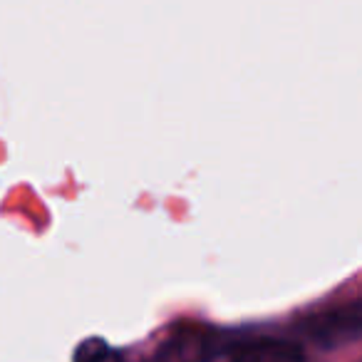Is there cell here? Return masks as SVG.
Masks as SVG:
<instances>
[{
    "label": "cell",
    "instance_id": "cell-1",
    "mask_svg": "<svg viewBox=\"0 0 362 362\" xmlns=\"http://www.w3.org/2000/svg\"><path fill=\"white\" fill-rule=\"evenodd\" d=\"M218 350V337L211 330L187 327L161 347V362H206Z\"/></svg>",
    "mask_w": 362,
    "mask_h": 362
},
{
    "label": "cell",
    "instance_id": "cell-2",
    "mask_svg": "<svg viewBox=\"0 0 362 362\" xmlns=\"http://www.w3.org/2000/svg\"><path fill=\"white\" fill-rule=\"evenodd\" d=\"M231 362H305L303 352L296 345L273 337L241 342L231 352Z\"/></svg>",
    "mask_w": 362,
    "mask_h": 362
},
{
    "label": "cell",
    "instance_id": "cell-3",
    "mask_svg": "<svg viewBox=\"0 0 362 362\" xmlns=\"http://www.w3.org/2000/svg\"><path fill=\"white\" fill-rule=\"evenodd\" d=\"M75 362H122V357L105 340H85L77 347Z\"/></svg>",
    "mask_w": 362,
    "mask_h": 362
}]
</instances>
